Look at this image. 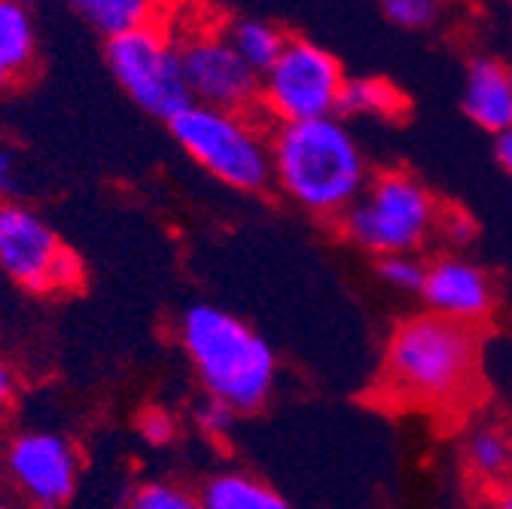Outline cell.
Segmentation results:
<instances>
[{"label":"cell","instance_id":"3957f363","mask_svg":"<svg viewBox=\"0 0 512 509\" xmlns=\"http://www.w3.org/2000/svg\"><path fill=\"white\" fill-rule=\"evenodd\" d=\"M177 339L211 400L238 415L263 409L275 391L278 360L272 345L241 317L220 305H189L180 314Z\"/></svg>","mask_w":512,"mask_h":509},{"label":"cell","instance_id":"cb8c5ba5","mask_svg":"<svg viewBox=\"0 0 512 509\" xmlns=\"http://www.w3.org/2000/svg\"><path fill=\"white\" fill-rule=\"evenodd\" d=\"M445 241H452V244H467V241H473V235H476V223H473V217L470 214H464V211H442V217H439V229H436Z\"/></svg>","mask_w":512,"mask_h":509},{"label":"cell","instance_id":"30bf717a","mask_svg":"<svg viewBox=\"0 0 512 509\" xmlns=\"http://www.w3.org/2000/svg\"><path fill=\"white\" fill-rule=\"evenodd\" d=\"M4 470L10 485L34 509H58L77 491L80 455L58 433L28 430L10 439L4 452Z\"/></svg>","mask_w":512,"mask_h":509},{"label":"cell","instance_id":"8992f818","mask_svg":"<svg viewBox=\"0 0 512 509\" xmlns=\"http://www.w3.org/2000/svg\"><path fill=\"white\" fill-rule=\"evenodd\" d=\"M345 74L333 52L302 37H287L275 65L260 77V107L281 122L339 116Z\"/></svg>","mask_w":512,"mask_h":509},{"label":"cell","instance_id":"6da1fadb","mask_svg":"<svg viewBox=\"0 0 512 509\" xmlns=\"http://www.w3.org/2000/svg\"><path fill=\"white\" fill-rule=\"evenodd\" d=\"M272 180L302 211L342 217L366 189L369 165L342 116L281 122L269 138Z\"/></svg>","mask_w":512,"mask_h":509},{"label":"cell","instance_id":"277c9868","mask_svg":"<svg viewBox=\"0 0 512 509\" xmlns=\"http://www.w3.org/2000/svg\"><path fill=\"white\" fill-rule=\"evenodd\" d=\"M439 217V202L418 177L384 171L366 183L360 199L339 217V229L354 247L381 260L421 250L439 229Z\"/></svg>","mask_w":512,"mask_h":509},{"label":"cell","instance_id":"52a82bcc","mask_svg":"<svg viewBox=\"0 0 512 509\" xmlns=\"http://www.w3.org/2000/svg\"><path fill=\"white\" fill-rule=\"evenodd\" d=\"M104 52L116 83L150 116L171 122L192 104L183 80L180 46L162 25L110 37Z\"/></svg>","mask_w":512,"mask_h":509},{"label":"cell","instance_id":"5bb4252c","mask_svg":"<svg viewBox=\"0 0 512 509\" xmlns=\"http://www.w3.org/2000/svg\"><path fill=\"white\" fill-rule=\"evenodd\" d=\"M68 4L107 40L128 31L159 28L171 10V0H68Z\"/></svg>","mask_w":512,"mask_h":509},{"label":"cell","instance_id":"4fadbf2b","mask_svg":"<svg viewBox=\"0 0 512 509\" xmlns=\"http://www.w3.org/2000/svg\"><path fill=\"white\" fill-rule=\"evenodd\" d=\"M37 58L34 19L25 0H0V92L19 86Z\"/></svg>","mask_w":512,"mask_h":509},{"label":"cell","instance_id":"ffe728a7","mask_svg":"<svg viewBox=\"0 0 512 509\" xmlns=\"http://www.w3.org/2000/svg\"><path fill=\"white\" fill-rule=\"evenodd\" d=\"M375 272H378V281L388 290L403 293V296H421L427 263H421L415 253H397V257H381Z\"/></svg>","mask_w":512,"mask_h":509},{"label":"cell","instance_id":"9c48e42d","mask_svg":"<svg viewBox=\"0 0 512 509\" xmlns=\"http://www.w3.org/2000/svg\"><path fill=\"white\" fill-rule=\"evenodd\" d=\"M177 46L192 104L229 113H247L260 104V74L232 49L226 34L192 31Z\"/></svg>","mask_w":512,"mask_h":509},{"label":"cell","instance_id":"83f0119b","mask_svg":"<svg viewBox=\"0 0 512 509\" xmlns=\"http://www.w3.org/2000/svg\"><path fill=\"white\" fill-rule=\"evenodd\" d=\"M494 509H512V488H506V491H503V494L497 497Z\"/></svg>","mask_w":512,"mask_h":509},{"label":"cell","instance_id":"7402d4cb","mask_svg":"<svg viewBox=\"0 0 512 509\" xmlns=\"http://www.w3.org/2000/svg\"><path fill=\"white\" fill-rule=\"evenodd\" d=\"M177 418L174 412L162 409V406H147L138 415V436L153 445V449H162V445H171L177 439Z\"/></svg>","mask_w":512,"mask_h":509},{"label":"cell","instance_id":"484cf974","mask_svg":"<svg viewBox=\"0 0 512 509\" xmlns=\"http://www.w3.org/2000/svg\"><path fill=\"white\" fill-rule=\"evenodd\" d=\"M494 156L500 162V168L512 177V129L500 132L497 141H494Z\"/></svg>","mask_w":512,"mask_h":509},{"label":"cell","instance_id":"2e32d148","mask_svg":"<svg viewBox=\"0 0 512 509\" xmlns=\"http://www.w3.org/2000/svg\"><path fill=\"white\" fill-rule=\"evenodd\" d=\"M464 464L479 482L497 485L512 476V430L500 424H476L464 439Z\"/></svg>","mask_w":512,"mask_h":509},{"label":"cell","instance_id":"7a4b0ae2","mask_svg":"<svg viewBox=\"0 0 512 509\" xmlns=\"http://www.w3.org/2000/svg\"><path fill=\"white\" fill-rule=\"evenodd\" d=\"M479 345L473 327L439 314H412L400 321L384 345L381 381L394 400L448 412L461 406L476 385Z\"/></svg>","mask_w":512,"mask_h":509},{"label":"cell","instance_id":"ac0fdd59","mask_svg":"<svg viewBox=\"0 0 512 509\" xmlns=\"http://www.w3.org/2000/svg\"><path fill=\"white\" fill-rule=\"evenodd\" d=\"M226 40L260 77L275 65L287 43L284 31L263 19H235L226 31Z\"/></svg>","mask_w":512,"mask_h":509},{"label":"cell","instance_id":"f1b7e54d","mask_svg":"<svg viewBox=\"0 0 512 509\" xmlns=\"http://www.w3.org/2000/svg\"><path fill=\"white\" fill-rule=\"evenodd\" d=\"M0 509H13L10 503H4V500H0Z\"/></svg>","mask_w":512,"mask_h":509},{"label":"cell","instance_id":"d4e9b609","mask_svg":"<svg viewBox=\"0 0 512 509\" xmlns=\"http://www.w3.org/2000/svg\"><path fill=\"white\" fill-rule=\"evenodd\" d=\"M19 189V159L10 150H0V199H10Z\"/></svg>","mask_w":512,"mask_h":509},{"label":"cell","instance_id":"44dd1931","mask_svg":"<svg viewBox=\"0 0 512 509\" xmlns=\"http://www.w3.org/2000/svg\"><path fill=\"white\" fill-rule=\"evenodd\" d=\"M381 10L394 25L418 31V28H430L439 19L442 0H381Z\"/></svg>","mask_w":512,"mask_h":509},{"label":"cell","instance_id":"5b68a950","mask_svg":"<svg viewBox=\"0 0 512 509\" xmlns=\"http://www.w3.org/2000/svg\"><path fill=\"white\" fill-rule=\"evenodd\" d=\"M168 129L180 150L220 183L241 193H260L272 183L269 138L247 113L189 104L168 122Z\"/></svg>","mask_w":512,"mask_h":509},{"label":"cell","instance_id":"e0dca14e","mask_svg":"<svg viewBox=\"0 0 512 509\" xmlns=\"http://www.w3.org/2000/svg\"><path fill=\"white\" fill-rule=\"evenodd\" d=\"M406 110V98L400 89L388 80L378 77H357L345 80L342 98H339V116H378L394 119Z\"/></svg>","mask_w":512,"mask_h":509},{"label":"cell","instance_id":"4316f807","mask_svg":"<svg viewBox=\"0 0 512 509\" xmlns=\"http://www.w3.org/2000/svg\"><path fill=\"white\" fill-rule=\"evenodd\" d=\"M13 394H16V375L4 360H0V412L13 403Z\"/></svg>","mask_w":512,"mask_h":509},{"label":"cell","instance_id":"603a6c76","mask_svg":"<svg viewBox=\"0 0 512 509\" xmlns=\"http://www.w3.org/2000/svg\"><path fill=\"white\" fill-rule=\"evenodd\" d=\"M235 415H238V412L229 409L226 403L205 397V403L196 409V427H199V433L208 436V439H226V436L232 433V427H235Z\"/></svg>","mask_w":512,"mask_h":509},{"label":"cell","instance_id":"ba28073f","mask_svg":"<svg viewBox=\"0 0 512 509\" xmlns=\"http://www.w3.org/2000/svg\"><path fill=\"white\" fill-rule=\"evenodd\" d=\"M0 272L31 293L77 290L83 284L77 253L64 247L40 214L10 199H0Z\"/></svg>","mask_w":512,"mask_h":509},{"label":"cell","instance_id":"9a60e30c","mask_svg":"<svg viewBox=\"0 0 512 509\" xmlns=\"http://www.w3.org/2000/svg\"><path fill=\"white\" fill-rule=\"evenodd\" d=\"M199 494L205 509H293L278 488L241 470L214 473Z\"/></svg>","mask_w":512,"mask_h":509},{"label":"cell","instance_id":"7c38bea8","mask_svg":"<svg viewBox=\"0 0 512 509\" xmlns=\"http://www.w3.org/2000/svg\"><path fill=\"white\" fill-rule=\"evenodd\" d=\"M464 113L491 135L512 129V71L494 58H476L464 83Z\"/></svg>","mask_w":512,"mask_h":509},{"label":"cell","instance_id":"8fae6325","mask_svg":"<svg viewBox=\"0 0 512 509\" xmlns=\"http://www.w3.org/2000/svg\"><path fill=\"white\" fill-rule=\"evenodd\" d=\"M421 299L430 314L473 327L476 321L491 314L494 287L482 266H476L464 257H439V260L427 263Z\"/></svg>","mask_w":512,"mask_h":509},{"label":"cell","instance_id":"d6986e66","mask_svg":"<svg viewBox=\"0 0 512 509\" xmlns=\"http://www.w3.org/2000/svg\"><path fill=\"white\" fill-rule=\"evenodd\" d=\"M125 509H205V503L199 491H192L180 482L153 479L128 494Z\"/></svg>","mask_w":512,"mask_h":509}]
</instances>
